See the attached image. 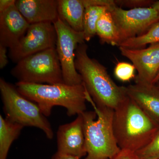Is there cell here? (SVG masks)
<instances>
[{"instance_id":"9","label":"cell","mask_w":159,"mask_h":159,"mask_svg":"<svg viewBox=\"0 0 159 159\" xmlns=\"http://www.w3.org/2000/svg\"><path fill=\"white\" fill-rule=\"evenodd\" d=\"M57 39V33L53 23L31 24L18 43L9 50V58L17 63L32 54L56 48Z\"/></svg>"},{"instance_id":"29","label":"cell","mask_w":159,"mask_h":159,"mask_svg":"<svg viewBox=\"0 0 159 159\" xmlns=\"http://www.w3.org/2000/svg\"><path fill=\"white\" fill-rule=\"evenodd\" d=\"M157 86L159 88V82L158 83V84Z\"/></svg>"},{"instance_id":"4","label":"cell","mask_w":159,"mask_h":159,"mask_svg":"<svg viewBox=\"0 0 159 159\" xmlns=\"http://www.w3.org/2000/svg\"><path fill=\"white\" fill-rule=\"evenodd\" d=\"M87 101L94 111L82 114L87 156L84 159H112L121 149L114 134V110L97 106L85 89Z\"/></svg>"},{"instance_id":"16","label":"cell","mask_w":159,"mask_h":159,"mask_svg":"<svg viewBox=\"0 0 159 159\" xmlns=\"http://www.w3.org/2000/svg\"><path fill=\"white\" fill-rule=\"evenodd\" d=\"M24 128L0 116V159H6L11 145Z\"/></svg>"},{"instance_id":"1","label":"cell","mask_w":159,"mask_h":159,"mask_svg":"<svg viewBox=\"0 0 159 159\" xmlns=\"http://www.w3.org/2000/svg\"><path fill=\"white\" fill-rule=\"evenodd\" d=\"M113 127L121 150L136 152L151 141L159 125L127 96L114 110Z\"/></svg>"},{"instance_id":"12","label":"cell","mask_w":159,"mask_h":159,"mask_svg":"<svg viewBox=\"0 0 159 159\" xmlns=\"http://www.w3.org/2000/svg\"><path fill=\"white\" fill-rule=\"evenodd\" d=\"M30 24L14 5L0 12V45L11 49L27 32Z\"/></svg>"},{"instance_id":"19","label":"cell","mask_w":159,"mask_h":159,"mask_svg":"<svg viewBox=\"0 0 159 159\" xmlns=\"http://www.w3.org/2000/svg\"><path fill=\"white\" fill-rule=\"evenodd\" d=\"M159 43V22L156 23L145 34L121 43L118 47L128 49H142L147 44Z\"/></svg>"},{"instance_id":"11","label":"cell","mask_w":159,"mask_h":159,"mask_svg":"<svg viewBox=\"0 0 159 159\" xmlns=\"http://www.w3.org/2000/svg\"><path fill=\"white\" fill-rule=\"evenodd\" d=\"M57 139V152L80 159L87 155L82 114L73 122L60 125Z\"/></svg>"},{"instance_id":"3","label":"cell","mask_w":159,"mask_h":159,"mask_svg":"<svg viewBox=\"0 0 159 159\" xmlns=\"http://www.w3.org/2000/svg\"><path fill=\"white\" fill-rule=\"evenodd\" d=\"M16 87L22 96L36 103L46 117L50 116L53 107L57 106L66 109L70 117L86 111L83 83L70 85L64 83L49 84L17 82Z\"/></svg>"},{"instance_id":"10","label":"cell","mask_w":159,"mask_h":159,"mask_svg":"<svg viewBox=\"0 0 159 159\" xmlns=\"http://www.w3.org/2000/svg\"><path fill=\"white\" fill-rule=\"evenodd\" d=\"M119 49L122 56L132 61L138 71L135 82L153 84L159 70V43L152 44L146 48Z\"/></svg>"},{"instance_id":"2","label":"cell","mask_w":159,"mask_h":159,"mask_svg":"<svg viewBox=\"0 0 159 159\" xmlns=\"http://www.w3.org/2000/svg\"><path fill=\"white\" fill-rule=\"evenodd\" d=\"M85 42L75 51V66L86 89L97 106L115 110L127 97L125 86L114 82L107 69L97 60L89 57Z\"/></svg>"},{"instance_id":"23","label":"cell","mask_w":159,"mask_h":159,"mask_svg":"<svg viewBox=\"0 0 159 159\" xmlns=\"http://www.w3.org/2000/svg\"><path fill=\"white\" fill-rule=\"evenodd\" d=\"M7 48L0 45V69H3L8 63V58L7 54Z\"/></svg>"},{"instance_id":"21","label":"cell","mask_w":159,"mask_h":159,"mask_svg":"<svg viewBox=\"0 0 159 159\" xmlns=\"http://www.w3.org/2000/svg\"><path fill=\"white\" fill-rule=\"evenodd\" d=\"M135 67L133 65L125 62H119L115 67V76L123 82L129 81L135 77Z\"/></svg>"},{"instance_id":"20","label":"cell","mask_w":159,"mask_h":159,"mask_svg":"<svg viewBox=\"0 0 159 159\" xmlns=\"http://www.w3.org/2000/svg\"><path fill=\"white\" fill-rule=\"evenodd\" d=\"M135 154L137 159H159V129L148 145Z\"/></svg>"},{"instance_id":"5","label":"cell","mask_w":159,"mask_h":159,"mask_svg":"<svg viewBox=\"0 0 159 159\" xmlns=\"http://www.w3.org/2000/svg\"><path fill=\"white\" fill-rule=\"evenodd\" d=\"M0 92L6 119L24 127L39 129L48 139H53L51 123L36 103L24 97L16 87L2 78L0 79Z\"/></svg>"},{"instance_id":"28","label":"cell","mask_w":159,"mask_h":159,"mask_svg":"<svg viewBox=\"0 0 159 159\" xmlns=\"http://www.w3.org/2000/svg\"><path fill=\"white\" fill-rule=\"evenodd\" d=\"M159 82V70L158 74H157L156 77L155 78L153 82V84H156L157 83Z\"/></svg>"},{"instance_id":"8","label":"cell","mask_w":159,"mask_h":159,"mask_svg":"<svg viewBox=\"0 0 159 159\" xmlns=\"http://www.w3.org/2000/svg\"><path fill=\"white\" fill-rule=\"evenodd\" d=\"M108 11L118 29L119 44L126 40L145 34L159 22V13L152 7L125 10L115 4Z\"/></svg>"},{"instance_id":"25","label":"cell","mask_w":159,"mask_h":159,"mask_svg":"<svg viewBox=\"0 0 159 159\" xmlns=\"http://www.w3.org/2000/svg\"><path fill=\"white\" fill-rule=\"evenodd\" d=\"M15 0H1L0 1V12L5 11L9 7L14 5Z\"/></svg>"},{"instance_id":"27","label":"cell","mask_w":159,"mask_h":159,"mask_svg":"<svg viewBox=\"0 0 159 159\" xmlns=\"http://www.w3.org/2000/svg\"><path fill=\"white\" fill-rule=\"evenodd\" d=\"M151 7L155 9L159 13V1H155Z\"/></svg>"},{"instance_id":"26","label":"cell","mask_w":159,"mask_h":159,"mask_svg":"<svg viewBox=\"0 0 159 159\" xmlns=\"http://www.w3.org/2000/svg\"><path fill=\"white\" fill-rule=\"evenodd\" d=\"M52 159H80L77 157L56 152L52 157Z\"/></svg>"},{"instance_id":"15","label":"cell","mask_w":159,"mask_h":159,"mask_svg":"<svg viewBox=\"0 0 159 159\" xmlns=\"http://www.w3.org/2000/svg\"><path fill=\"white\" fill-rule=\"evenodd\" d=\"M58 16L74 31L83 32L85 7L83 0H58Z\"/></svg>"},{"instance_id":"7","label":"cell","mask_w":159,"mask_h":159,"mask_svg":"<svg viewBox=\"0 0 159 159\" xmlns=\"http://www.w3.org/2000/svg\"><path fill=\"white\" fill-rule=\"evenodd\" d=\"M53 24L57 33L56 49L64 82L70 85L82 84L75 66V51L78 45L85 42L83 33L74 31L59 16Z\"/></svg>"},{"instance_id":"24","label":"cell","mask_w":159,"mask_h":159,"mask_svg":"<svg viewBox=\"0 0 159 159\" xmlns=\"http://www.w3.org/2000/svg\"><path fill=\"white\" fill-rule=\"evenodd\" d=\"M112 159H137L135 152L130 151L121 150L119 153Z\"/></svg>"},{"instance_id":"18","label":"cell","mask_w":159,"mask_h":159,"mask_svg":"<svg viewBox=\"0 0 159 159\" xmlns=\"http://www.w3.org/2000/svg\"><path fill=\"white\" fill-rule=\"evenodd\" d=\"M108 10L105 6H90L85 8L83 21V33L85 41H89L96 34V27L101 16Z\"/></svg>"},{"instance_id":"22","label":"cell","mask_w":159,"mask_h":159,"mask_svg":"<svg viewBox=\"0 0 159 159\" xmlns=\"http://www.w3.org/2000/svg\"><path fill=\"white\" fill-rule=\"evenodd\" d=\"M154 2L150 0H115V4L118 7L130 9L150 7Z\"/></svg>"},{"instance_id":"6","label":"cell","mask_w":159,"mask_h":159,"mask_svg":"<svg viewBox=\"0 0 159 159\" xmlns=\"http://www.w3.org/2000/svg\"><path fill=\"white\" fill-rule=\"evenodd\" d=\"M11 73L18 82L49 84L64 83L56 48L23 58L16 63Z\"/></svg>"},{"instance_id":"14","label":"cell","mask_w":159,"mask_h":159,"mask_svg":"<svg viewBox=\"0 0 159 159\" xmlns=\"http://www.w3.org/2000/svg\"><path fill=\"white\" fill-rule=\"evenodd\" d=\"M126 95L159 125V88L152 84L135 83L125 87Z\"/></svg>"},{"instance_id":"13","label":"cell","mask_w":159,"mask_h":159,"mask_svg":"<svg viewBox=\"0 0 159 159\" xmlns=\"http://www.w3.org/2000/svg\"><path fill=\"white\" fill-rule=\"evenodd\" d=\"M15 6L30 25L53 24L58 18V0H17Z\"/></svg>"},{"instance_id":"17","label":"cell","mask_w":159,"mask_h":159,"mask_svg":"<svg viewBox=\"0 0 159 159\" xmlns=\"http://www.w3.org/2000/svg\"><path fill=\"white\" fill-rule=\"evenodd\" d=\"M96 34L101 42L113 46L119 45L120 39L116 26L111 12L105 11L99 18L96 27Z\"/></svg>"}]
</instances>
